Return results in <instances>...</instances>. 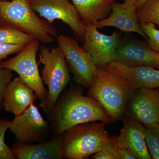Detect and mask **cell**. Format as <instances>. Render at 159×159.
<instances>
[{"mask_svg": "<svg viewBox=\"0 0 159 159\" xmlns=\"http://www.w3.org/2000/svg\"><path fill=\"white\" fill-rule=\"evenodd\" d=\"M103 68L127 81L135 90L142 88L159 89V69L145 66H126L114 61Z\"/></svg>", "mask_w": 159, "mask_h": 159, "instance_id": "cell-14", "label": "cell"}, {"mask_svg": "<svg viewBox=\"0 0 159 159\" xmlns=\"http://www.w3.org/2000/svg\"><path fill=\"white\" fill-rule=\"evenodd\" d=\"M105 123L93 122L70 128L62 134L63 158L85 159L112 142Z\"/></svg>", "mask_w": 159, "mask_h": 159, "instance_id": "cell-4", "label": "cell"}, {"mask_svg": "<svg viewBox=\"0 0 159 159\" xmlns=\"http://www.w3.org/2000/svg\"><path fill=\"white\" fill-rule=\"evenodd\" d=\"M80 88L68 91L59 98L51 115L54 136L62 134L75 125L93 122H112L104 109L92 97H86Z\"/></svg>", "mask_w": 159, "mask_h": 159, "instance_id": "cell-1", "label": "cell"}, {"mask_svg": "<svg viewBox=\"0 0 159 159\" xmlns=\"http://www.w3.org/2000/svg\"><path fill=\"white\" fill-rule=\"evenodd\" d=\"M139 0H124L119 3L115 2L107 17L95 23L97 29L114 27L126 32H134L147 39L142 31L137 16V4Z\"/></svg>", "mask_w": 159, "mask_h": 159, "instance_id": "cell-13", "label": "cell"}, {"mask_svg": "<svg viewBox=\"0 0 159 159\" xmlns=\"http://www.w3.org/2000/svg\"><path fill=\"white\" fill-rule=\"evenodd\" d=\"M142 31L147 36L146 42L154 51L159 53V30L151 23L140 24Z\"/></svg>", "mask_w": 159, "mask_h": 159, "instance_id": "cell-22", "label": "cell"}, {"mask_svg": "<svg viewBox=\"0 0 159 159\" xmlns=\"http://www.w3.org/2000/svg\"><path fill=\"white\" fill-rule=\"evenodd\" d=\"M34 91L19 77L12 80L7 87L3 98L2 108L18 116L26 110L37 99Z\"/></svg>", "mask_w": 159, "mask_h": 159, "instance_id": "cell-16", "label": "cell"}, {"mask_svg": "<svg viewBox=\"0 0 159 159\" xmlns=\"http://www.w3.org/2000/svg\"><path fill=\"white\" fill-rule=\"evenodd\" d=\"M146 0H139L137 4V9H139Z\"/></svg>", "mask_w": 159, "mask_h": 159, "instance_id": "cell-28", "label": "cell"}, {"mask_svg": "<svg viewBox=\"0 0 159 159\" xmlns=\"http://www.w3.org/2000/svg\"><path fill=\"white\" fill-rule=\"evenodd\" d=\"M140 24L151 23L159 28V0H146L137 9Z\"/></svg>", "mask_w": 159, "mask_h": 159, "instance_id": "cell-19", "label": "cell"}, {"mask_svg": "<svg viewBox=\"0 0 159 159\" xmlns=\"http://www.w3.org/2000/svg\"><path fill=\"white\" fill-rule=\"evenodd\" d=\"M27 44H11L0 43V62L11 54H17Z\"/></svg>", "mask_w": 159, "mask_h": 159, "instance_id": "cell-26", "label": "cell"}, {"mask_svg": "<svg viewBox=\"0 0 159 159\" xmlns=\"http://www.w3.org/2000/svg\"><path fill=\"white\" fill-rule=\"evenodd\" d=\"M92 158L93 159H122L119 153V148L112 141L107 144L97 153L93 155Z\"/></svg>", "mask_w": 159, "mask_h": 159, "instance_id": "cell-24", "label": "cell"}, {"mask_svg": "<svg viewBox=\"0 0 159 159\" xmlns=\"http://www.w3.org/2000/svg\"><path fill=\"white\" fill-rule=\"evenodd\" d=\"M145 141L152 158L159 159V125L145 126Z\"/></svg>", "mask_w": 159, "mask_h": 159, "instance_id": "cell-21", "label": "cell"}, {"mask_svg": "<svg viewBox=\"0 0 159 159\" xmlns=\"http://www.w3.org/2000/svg\"><path fill=\"white\" fill-rule=\"evenodd\" d=\"M112 138L118 146L122 159H137L128 145L119 135Z\"/></svg>", "mask_w": 159, "mask_h": 159, "instance_id": "cell-27", "label": "cell"}, {"mask_svg": "<svg viewBox=\"0 0 159 159\" xmlns=\"http://www.w3.org/2000/svg\"><path fill=\"white\" fill-rule=\"evenodd\" d=\"M84 45L82 48L90 54L98 68H104L113 61L116 51L121 42V36L117 32L111 35L98 31L93 24L84 25Z\"/></svg>", "mask_w": 159, "mask_h": 159, "instance_id": "cell-10", "label": "cell"}, {"mask_svg": "<svg viewBox=\"0 0 159 159\" xmlns=\"http://www.w3.org/2000/svg\"><path fill=\"white\" fill-rule=\"evenodd\" d=\"M12 72L10 69L2 67L0 66V111L2 108L5 91L12 80Z\"/></svg>", "mask_w": 159, "mask_h": 159, "instance_id": "cell-25", "label": "cell"}, {"mask_svg": "<svg viewBox=\"0 0 159 159\" xmlns=\"http://www.w3.org/2000/svg\"><path fill=\"white\" fill-rule=\"evenodd\" d=\"M137 159H151L145 141V126L134 119H124L119 134Z\"/></svg>", "mask_w": 159, "mask_h": 159, "instance_id": "cell-17", "label": "cell"}, {"mask_svg": "<svg viewBox=\"0 0 159 159\" xmlns=\"http://www.w3.org/2000/svg\"><path fill=\"white\" fill-rule=\"evenodd\" d=\"M11 149L16 159H63L62 134L36 144H24L16 142L12 145Z\"/></svg>", "mask_w": 159, "mask_h": 159, "instance_id": "cell-15", "label": "cell"}, {"mask_svg": "<svg viewBox=\"0 0 159 159\" xmlns=\"http://www.w3.org/2000/svg\"><path fill=\"white\" fill-rule=\"evenodd\" d=\"M38 63L43 65L42 79L48 89V97L40 102L39 107L46 113L50 114L70 81L69 69L64 55L58 46L51 49L42 46Z\"/></svg>", "mask_w": 159, "mask_h": 159, "instance_id": "cell-5", "label": "cell"}, {"mask_svg": "<svg viewBox=\"0 0 159 159\" xmlns=\"http://www.w3.org/2000/svg\"><path fill=\"white\" fill-rule=\"evenodd\" d=\"M33 39L31 35L16 29L0 26V43L27 44Z\"/></svg>", "mask_w": 159, "mask_h": 159, "instance_id": "cell-20", "label": "cell"}, {"mask_svg": "<svg viewBox=\"0 0 159 159\" xmlns=\"http://www.w3.org/2000/svg\"><path fill=\"white\" fill-rule=\"evenodd\" d=\"M57 38L58 47L64 55L74 80L80 85L89 87L99 69L92 56L79 46L77 39L63 34Z\"/></svg>", "mask_w": 159, "mask_h": 159, "instance_id": "cell-7", "label": "cell"}, {"mask_svg": "<svg viewBox=\"0 0 159 159\" xmlns=\"http://www.w3.org/2000/svg\"><path fill=\"white\" fill-rule=\"evenodd\" d=\"M84 25L94 24L107 17L115 0H71Z\"/></svg>", "mask_w": 159, "mask_h": 159, "instance_id": "cell-18", "label": "cell"}, {"mask_svg": "<svg viewBox=\"0 0 159 159\" xmlns=\"http://www.w3.org/2000/svg\"><path fill=\"white\" fill-rule=\"evenodd\" d=\"M126 111L129 118L136 120L145 126L159 125L158 89L137 90L129 101Z\"/></svg>", "mask_w": 159, "mask_h": 159, "instance_id": "cell-12", "label": "cell"}, {"mask_svg": "<svg viewBox=\"0 0 159 159\" xmlns=\"http://www.w3.org/2000/svg\"><path fill=\"white\" fill-rule=\"evenodd\" d=\"M9 1V0H0L1 2H5V1Z\"/></svg>", "mask_w": 159, "mask_h": 159, "instance_id": "cell-29", "label": "cell"}, {"mask_svg": "<svg viewBox=\"0 0 159 159\" xmlns=\"http://www.w3.org/2000/svg\"><path fill=\"white\" fill-rule=\"evenodd\" d=\"M89 88V96L102 107L112 122L122 119L136 91L127 81L103 68H99Z\"/></svg>", "mask_w": 159, "mask_h": 159, "instance_id": "cell-3", "label": "cell"}, {"mask_svg": "<svg viewBox=\"0 0 159 159\" xmlns=\"http://www.w3.org/2000/svg\"><path fill=\"white\" fill-rule=\"evenodd\" d=\"M36 13L49 23L61 20L73 31L76 39L84 42L85 28L75 6L70 0H27Z\"/></svg>", "mask_w": 159, "mask_h": 159, "instance_id": "cell-8", "label": "cell"}, {"mask_svg": "<svg viewBox=\"0 0 159 159\" xmlns=\"http://www.w3.org/2000/svg\"><path fill=\"white\" fill-rule=\"evenodd\" d=\"M49 128L48 122L44 119L38 108L33 103L9 121V129L14 134L17 142L33 144L44 141Z\"/></svg>", "mask_w": 159, "mask_h": 159, "instance_id": "cell-9", "label": "cell"}, {"mask_svg": "<svg viewBox=\"0 0 159 159\" xmlns=\"http://www.w3.org/2000/svg\"><path fill=\"white\" fill-rule=\"evenodd\" d=\"M113 61L126 66H145L159 69V53L147 42L136 39H121Z\"/></svg>", "mask_w": 159, "mask_h": 159, "instance_id": "cell-11", "label": "cell"}, {"mask_svg": "<svg viewBox=\"0 0 159 159\" xmlns=\"http://www.w3.org/2000/svg\"><path fill=\"white\" fill-rule=\"evenodd\" d=\"M9 121L0 119V159H15L11 149L5 141L6 131L9 129Z\"/></svg>", "mask_w": 159, "mask_h": 159, "instance_id": "cell-23", "label": "cell"}, {"mask_svg": "<svg viewBox=\"0 0 159 159\" xmlns=\"http://www.w3.org/2000/svg\"><path fill=\"white\" fill-rule=\"evenodd\" d=\"M0 26L29 34L43 43H51L57 37V29L40 18L27 0L0 1Z\"/></svg>", "mask_w": 159, "mask_h": 159, "instance_id": "cell-2", "label": "cell"}, {"mask_svg": "<svg viewBox=\"0 0 159 159\" xmlns=\"http://www.w3.org/2000/svg\"><path fill=\"white\" fill-rule=\"evenodd\" d=\"M39 47V41L33 39L14 57L2 61L0 66L17 73L23 82L34 91L38 99L43 102L48 97V91L40 74L37 61Z\"/></svg>", "mask_w": 159, "mask_h": 159, "instance_id": "cell-6", "label": "cell"}]
</instances>
